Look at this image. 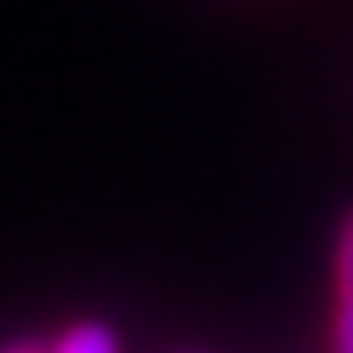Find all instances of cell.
Returning <instances> with one entry per match:
<instances>
[{
    "label": "cell",
    "mask_w": 353,
    "mask_h": 353,
    "mask_svg": "<svg viewBox=\"0 0 353 353\" xmlns=\"http://www.w3.org/2000/svg\"><path fill=\"white\" fill-rule=\"evenodd\" d=\"M51 344H41V340H10V344H0V353H46Z\"/></svg>",
    "instance_id": "3957f363"
},
{
    "label": "cell",
    "mask_w": 353,
    "mask_h": 353,
    "mask_svg": "<svg viewBox=\"0 0 353 353\" xmlns=\"http://www.w3.org/2000/svg\"><path fill=\"white\" fill-rule=\"evenodd\" d=\"M46 353H119V335L105 321H74L69 330L55 335Z\"/></svg>",
    "instance_id": "7a4b0ae2"
},
{
    "label": "cell",
    "mask_w": 353,
    "mask_h": 353,
    "mask_svg": "<svg viewBox=\"0 0 353 353\" xmlns=\"http://www.w3.org/2000/svg\"><path fill=\"white\" fill-rule=\"evenodd\" d=\"M330 353H353V207L335 230V316H330Z\"/></svg>",
    "instance_id": "6da1fadb"
}]
</instances>
